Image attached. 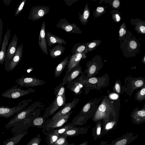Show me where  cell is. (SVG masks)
<instances>
[{
    "instance_id": "cell-18",
    "label": "cell",
    "mask_w": 145,
    "mask_h": 145,
    "mask_svg": "<svg viewBox=\"0 0 145 145\" xmlns=\"http://www.w3.org/2000/svg\"><path fill=\"white\" fill-rule=\"evenodd\" d=\"M45 35V22H43L39 35L38 44L42 51L46 54L48 55V53Z\"/></svg>"
},
{
    "instance_id": "cell-24",
    "label": "cell",
    "mask_w": 145,
    "mask_h": 145,
    "mask_svg": "<svg viewBox=\"0 0 145 145\" xmlns=\"http://www.w3.org/2000/svg\"><path fill=\"white\" fill-rule=\"evenodd\" d=\"M71 55H74L77 53H82L85 54L89 52L86 43H77L74 45L71 50Z\"/></svg>"
},
{
    "instance_id": "cell-26",
    "label": "cell",
    "mask_w": 145,
    "mask_h": 145,
    "mask_svg": "<svg viewBox=\"0 0 145 145\" xmlns=\"http://www.w3.org/2000/svg\"><path fill=\"white\" fill-rule=\"evenodd\" d=\"M86 129L83 127H74L61 135L65 136L67 137L77 136L80 134H83L86 133Z\"/></svg>"
},
{
    "instance_id": "cell-30",
    "label": "cell",
    "mask_w": 145,
    "mask_h": 145,
    "mask_svg": "<svg viewBox=\"0 0 145 145\" xmlns=\"http://www.w3.org/2000/svg\"><path fill=\"white\" fill-rule=\"evenodd\" d=\"M46 117L44 116L34 119L32 122V126L38 128H44L46 123Z\"/></svg>"
},
{
    "instance_id": "cell-21",
    "label": "cell",
    "mask_w": 145,
    "mask_h": 145,
    "mask_svg": "<svg viewBox=\"0 0 145 145\" xmlns=\"http://www.w3.org/2000/svg\"><path fill=\"white\" fill-rule=\"evenodd\" d=\"M28 129H25L23 132L17 135H14L3 142V145H16L18 144L23 138L28 133L27 132Z\"/></svg>"
},
{
    "instance_id": "cell-50",
    "label": "cell",
    "mask_w": 145,
    "mask_h": 145,
    "mask_svg": "<svg viewBox=\"0 0 145 145\" xmlns=\"http://www.w3.org/2000/svg\"><path fill=\"white\" fill-rule=\"evenodd\" d=\"M101 127L99 125L97 127V128L96 130V133L97 134V135H99L100 134L101 131Z\"/></svg>"
},
{
    "instance_id": "cell-13",
    "label": "cell",
    "mask_w": 145,
    "mask_h": 145,
    "mask_svg": "<svg viewBox=\"0 0 145 145\" xmlns=\"http://www.w3.org/2000/svg\"><path fill=\"white\" fill-rule=\"evenodd\" d=\"M103 65L102 59L99 55L94 56L86 64L88 69V76L90 77L94 74L99 67Z\"/></svg>"
},
{
    "instance_id": "cell-25",
    "label": "cell",
    "mask_w": 145,
    "mask_h": 145,
    "mask_svg": "<svg viewBox=\"0 0 145 145\" xmlns=\"http://www.w3.org/2000/svg\"><path fill=\"white\" fill-rule=\"evenodd\" d=\"M50 54L53 58H56L63 54L65 50V47L63 45L58 44L53 48H49Z\"/></svg>"
},
{
    "instance_id": "cell-51",
    "label": "cell",
    "mask_w": 145,
    "mask_h": 145,
    "mask_svg": "<svg viewBox=\"0 0 145 145\" xmlns=\"http://www.w3.org/2000/svg\"><path fill=\"white\" fill-rule=\"evenodd\" d=\"M12 0H3V1L4 3L6 5V6H8L10 4Z\"/></svg>"
},
{
    "instance_id": "cell-20",
    "label": "cell",
    "mask_w": 145,
    "mask_h": 145,
    "mask_svg": "<svg viewBox=\"0 0 145 145\" xmlns=\"http://www.w3.org/2000/svg\"><path fill=\"white\" fill-rule=\"evenodd\" d=\"M45 35L47 46L50 48H51L55 43L62 45H65L67 44L66 42L64 39L51 33L49 32L46 33Z\"/></svg>"
},
{
    "instance_id": "cell-15",
    "label": "cell",
    "mask_w": 145,
    "mask_h": 145,
    "mask_svg": "<svg viewBox=\"0 0 145 145\" xmlns=\"http://www.w3.org/2000/svg\"><path fill=\"white\" fill-rule=\"evenodd\" d=\"M23 45L22 44L17 47L16 52L9 65L7 71H12L20 61L23 55Z\"/></svg>"
},
{
    "instance_id": "cell-11",
    "label": "cell",
    "mask_w": 145,
    "mask_h": 145,
    "mask_svg": "<svg viewBox=\"0 0 145 145\" xmlns=\"http://www.w3.org/2000/svg\"><path fill=\"white\" fill-rule=\"evenodd\" d=\"M32 118L31 115L27 118L18 122L11 129V131L14 135H17L23 132L28 127L32 126Z\"/></svg>"
},
{
    "instance_id": "cell-40",
    "label": "cell",
    "mask_w": 145,
    "mask_h": 145,
    "mask_svg": "<svg viewBox=\"0 0 145 145\" xmlns=\"http://www.w3.org/2000/svg\"><path fill=\"white\" fill-rule=\"evenodd\" d=\"M145 87L142 88L138 91L136 96V99L138 101L144 100L145 97Z\"/></svg>"
},
{
    "instance_id": "cell-19",
    "label": "cell",
    "mask_w": 145,
    "mask_h": 145,
    "mask_svg": "<svg viewBox=\"0 0 145 145\" xmlns=\"http://www.w3.org/2000/svg\"><path fill=\"white\" fill-rule=\"evenodd\" d=\"M11 30L7 29L4 36L2 46L0 50V64L2 65L5 60L7 47L10 37Z\"/></svg>"
},
{
    "instance_id": "cell-28",
    "label": "cell",
    "mask_w": 145,
    "mask_h": 145,
    "mask_svg": "<svg viewBox=\"0 0 145 145\" xmlns=\"http://www.w3.org/2000/svg\"><path fill=\"white\" fill-rule=\"evenodd\" d=\"M78 13L79 14L78 18L80 21L82 25H86L87 23L90 14V10L88 3H86L82 14L79 12Z\"/></svg>"
},
{
    "instance_id": "cell-36",
    "label": "cell",
    "mask_w": 145,
    "mask_h": 145,
    "mask_svg": "<svg viewBox=\"0 0 145 145\" xmlns=\"http://www.w3.org/2000/svg\"><path fill=\"white\" fill-rule=\"evenodd\" d=\"M127 30L125 24L124 22L121 26L119 31V40L120 41L125 38L127 32Z\"/></svg>"
},
{
    "instance_id": "cell-53",
    "label": "cell",
    "mask_w": 145,
    "mask_h": 145,
    "mask_svg": "<svg viewBox=\"0 0 145 145\" xmlns=\"http://www.w3.org/2000/svg\"><path fill=\"white\" fill-rule=\"evenodd\" d=\"M142 63H144V64L145 63V55H144V57L142 59Z\"/></svg>"
},
{
    "instance_id": "cell-23",
    "label": "cell",
    "mask_w": 145,
    "mask_h": 145,
    "mask_svg": "<svg viewBox=\"0 0 145 145\" xmlns=\"http://www.w3.org/2000/svg\"><path fill=\"white\" fill-rule=\"evenodd\" d=\"M71 56L70 55L65 57L56 67L54 75L55 78L60 76L63 70L67 66Z\"/></svg>"
},
{
    "instance_id": "cell-10",
    "label": "cell",
    "mask_w": 145,
    "mask_h": 145,
    "mask_svg": "<svg viewBox=\"0 0 145 145\" xmlns=\"http://www.w3.org/2000/svg\"><path fill=\"white\" fill-rule=\"evenodd\" d=\"M66 100L65 94L56 97L44 116L46 118H48L49 116L53 115L60 107L63 106L66 104Z\"/></svg>"
},
{
    "instance_id": "cell-4",
    "label": "cell",
    "mask_w": 145,
    "mask_h": 145,
    "mask_svg": "<svg viewBox=\"0 0 145 145\" xmlns=\"http://www.w3.org/2000/svg\"><path fill=\"white\" fill-rule=\"evenodd\" d=\"M16 85L10 88L7 89L2 95V97L10 99H16L30 93L35 92L36 89L30 88L27 89H22V87H19Z\"/></svg>"
},
{
    "instance_id": "cell-41",
    "label": "cell",
    "mask_w": 145,
    "mask_h": 145,
    "mask_svg": "<svg viewBox=\"0 0 145 145\" xmlns=\"http://www.w3.org/2000/svg\"><path fill=\"white\" fill-rule=\"evenodd\" d=\"M134 114V118L137 119L145 118V112L144 110H138Z\"/></svg>"
},
{
    "instance_id": "cell-33",
    "label": "cell",
    "mask_w": 145,
    "mask_h": 145,
    "mask_svg": "<svg viewBox=\"0 0 145 145\" xmlns=\"http://www.w3.org/2000/svg\"><path fill=\"white\" fill-rule=\"evenodd\" d=\"M107 6H98L94 10L93 15L95 18L100 16L106 12V8Z\"/></svg>"
},
{
    "instance_id": "cell-1",
    "label": "cell",
    "mask_w": 145,
    "mask_h": 145,
    "mask_svg": "<svg viewBox=\"0 0 145 145\" xmlns=\"http://www.w3.org/2000/svg\"><path fill=\"white\" fill-rule=\"evenodd\" d=\"M132 35V33L128 30L125 38L121 40L123 41V42L120 47L122 49L124 54H134L138 52L139 51V48L140 45L134 36L131 39Z\"/></svg>"
},
{
    "instance_id": "cell-37",
    "label": "cell",
    "mask_w": 145,
    "mask_h": 145,
    "mask_svg": "<svg viewBox=\"0 0 145 145\" xmlns=\"http://www.w3.org/2000/svg\"><path fill=\"white\" fill-rule=\"evenodd\" d=\"M41 140L40 135L37 134L36 136L32 138L26 145H39Z\"/></svg>"
},
{
    "instance_id": "cell-5",
    "label": "cell",
    "mask_w": 145,
    "mask_h": 145,
    "mask_svg": "<svg viewBox=\"0 0 145 145\" xmlns=\"http://www.w3.org/2000/svg\"><path fill=\"white\" fill-rule=\"evenodd\" d=\"M79 100L78 98H75L70 103H67L62 106L59 110L51 118L46 122L44 127L48 124L53 123L62 117L74 108Z\"/></svg>"
},
{
    "instance_id": "cell-7",
    "label": "cell",
    "mask_w": 145,
    "mask_h": 145,
    "mask_svg": "<svg viewBox=\"0 0 145 145\" xmlns=\"http://www.w3.org/2000/svg\"><path fill=\"white\" fill-rule=\"evenodd\" d=\"M18 39L16 34H14L9 43L6 52L5 60V69L7 70L9 65L16 50Z\"/></svg>"
},
{
    "instance_id": "cell-16",
    "label": "cell",
    "mask_w": 145,
    "mask_h": 145,
    "mask_svg": "<svg viewBox=\"0 0 145 145\" xmlns=\"http://www.w3.org/2000/svg\"><path fill=\"white\" fill-rule=\"evenodd\" d=\"M81 69L82 67L79 64L72 69L67 74H65L62 83L67 85L70 82L75 79L82 73Z\"/></svg>"
},
{
    "instance_id": "cell-6",
    "label": "cell",
    "mask_w": 145,
    "mask_h": 145,
    "mask_svg": "<svg viewBox=\"0 0 145 145\" xmlns=\"http://www.w3.org/2000/svg\"><path fill=\"white\" fill-rule=\"evenodd\" d=\"M15 83L18 86L26 88L33 87L45 84V82L43 80L33 77H25L24 75L16 80Z\"/></svg>"
},
{
    "instance_id": "cell-52",
    "label": "cell",
    "mask_w": 145,
    "mask_h": 145,
    "mask_svg": "<svg viewBox=\"0 0 145 145\" xmlns=\"http://www.w3.org/2000/svg\"><path fill=\"white\" fill-rule=\"evenodd\" d=\"M87 142L86 141V142H84L78 145H87Z\"/></svg>"
},
{
    "instance_id": "cell-49",
    "label": "cell",
    "mask_w": 145,
    "mask_h": 145,
    "mask_svg": "<svg viewBox=\"0 0 145 145\" xmlns=\"http://www.w3.org/2000/svg\"><path fill=\"white\" fill-rule=\"evenodd\" d=\"M118 95L115 93H113L111 94L110 96V97L113 99H117L118 98Z\"/></svg>"
},
{
    "instance_id": "cell-46",
    "label": "cell",
    "mask_w": 145,
    "mask_h": 145,
    "mask_svg": "<svg viewBox=\"0 0 145 145\" xmlns=\"http://www.w3.org/2000/svg\"><path fill=\"white\" fill-rule=\"evenodd\" d=\"M144 84L143 82L141 80H139L136 81L134 85L135 87L139 88L141 87Z\"/></svg>"
},
{
    "instance_id": "cell-31",
    "label": "cell",
    "mask_w": 145,
    "mask_h": 145,
    "mask_svg": "<svg viewBox=\"0 0 145 145\" xmlns=\"http://www.w3.org/2000/svg\"><path fill=\"white\" fill-rule=\"evenodd\" d=\"M111 109V107H110V105L104 102L99 106L96 115L98 116H101L102 114H105L110 111Z\"/></svg>"
},
{
    "instance_id": "cell-22",
    "label": "cell",
    "mask_w": 145,
    "mask_h": 145,
    "mask_svg": "<svg viewBox=\"0 0 145 145\" xmlns=\"http://www.w3.org/2000/svg\"><path fill=\"white\" fill-rule=\"evenodd\" d=\"M132 25L135 26L134 29L138 33L145 34V22L139 19H133L131 20Z\"/></svg>"
},
{
    "instance_id": "cell-3",
    "label": "cell",
    "mask_w": 145,
    "mask_h": 145,
    "mask_svg": "<svg viewBox=\"0 0 145 145\" xmlns=\"http://www.w3.org/2000/svg\"><path fill=\"white\" fill-rule=\"evenodd\" d=\"M32 99L23 100L18 105L13 107L3 106H0V117L8 118L15 114H17L23 109L25 108L32 101Z\"/></svg>"
},
{
    "instance_id": "cell-27",
    "label": "cell",
    "mask_w": 145,
    "mask_h": 145,
    "mask_svg": "<svg viewBox=\"0 0 145 145\" xmlns=\"http://www.w3.org/2000/svg\"><path fill=\"white\" fill-rule=\"evenodd\" d=\"M42 132L46 136V140L48 145H53L60 136L51 130H42Z\"/></svg>"
},
{
    "instance_id": "cell-35",
    "label": "cell",
    "mask_w": 145,
    "mask_h": 145,
    "mask_svg": "<svg viewBox=\"0 0 145 145\" xmlns=\"http://www.w3.org/2000/svg\"><path fill=\"white\" fill-rule=\"evenodd\" d=\"M100 40H95L86 43L89 52H91L95 49L101 43Z\"/></svg>"
},
{
    "instance_id": "cell-48",
    "label": "cell",
    "mask_w": 145,
    "mask_h": 145,
    "mask_svg": "<svg viewBox=\"0 0 145 145\" xmlns=\"http://www.w3.org/2000/svg\"><path fill=\"white\" fill-rule=\"evenodd\" d=\"M114 124V123L112 122L108 123L106 125V129H111L113 127Z\"/></svg>"
},
{
    "instance_id": "cell-43",
    "label": "cell",
    "mask_w": 145,
    "mask_h": 145,
    "mask_svg": "<svg viewBox=\"0 0 145 145\" xmlns=\"http://www.w3.org/2000/svg\"><path fill=\"white\" fill-rule=\"evenodd\" d=\"M128 140L126 138H124L118 141L114 145H125L128 142Z\"/></svg>"
},
{
    "instance_id": "cell-9",
    "label": "cell",
    "mask_w": 145,
    "mask_h": 145,
    "mask_svg": "<svg viewBox=\"0 0 145 145\" xmlns=\"http://www.w3.org/2000/svg\"><path fill=\"white\" fill-rule=\"evenodd\" d=\"M56 26L58 28L62 29L67 33L78 34L82 33L80 29L74 23L71 24L65 18L61 19Z\"/></svg>"
},
{
    "instance_id": "cell-12",
    "label": "cell",
    "mask_w": 145,
    "mask_h": 145,
    "mask_svg": "<svg viewBox=\"0 0 145 145\" xmlns=\"http://www.w3.org/2000/svg\"><path fill=\"white\" fill-rule=\"evenodd\" d=\"M67 85V88L69 89L71 91L73 92L75 96L80 94L82 92L85 85L83 74L70 82Z\"/></svg>"
},
{
    "instance_id": "cell-34",
    "label": "cell",
    "mask_w": 145,
    "mask_h": 145,
    "mask_svg": "<svg viewBox=\"0 0 145 145\" xmlns=\"http://www.w3.org/2000/svg\"><path fill=\"white\" fill-rule=\"evenodd\" d=\"M67 137L65 136L60 135L53 145H75L74 143H69L67 140Z\"/></svg>"
},
{
    "instance_id": "cell-17",
    "label": "cell",
    "mask_w": 145,
    "mask_h": 145,
    "mask_svg": "<svg viewBox=\"0 0 145 145\" xmlns=\"http://www.w3.org/2000/svg\"><path fill=\"white\" fill-rule=\"evenodd\" d=\"M72 113V111H71L56 121L48 124L46 127H44L43 130L48 131L51 129H56L62 127L67 121Z\"/></svg>"
},
{
    "instance_id": "cell-44",
    "label": "cell",
    "mask_w": 145,
    "mask_h": 145,
    "mask_svg": "<svg viewBox=\"0 0 145 145\" xmlns=\"http://www.w3.org/2000/svg\"><path fill=\"white\" fill-rule=\"evenodd\" d=\"M3 22L1 19H0V48L2 36L3 34Z\"/></svg>"
},
{
    "instance_id": "cell-29",
    "label": "cell",
    "mask_w": 145,
    "mask_h": 145,
    "mask_svg": "<svg viewBox=\"0 0 145 145\" xmlns=\"http://www.w3.org/2000/svg\"><path fill=\"white\" fill-rule=\"evenodd\" d=\"M74 127H75L72 125L71 123H69L64 125L63 126L59 128L52 129L50 130L60 135H62L66 131L72 129Z\"/></svg>"
},
{
    "instance_id": "cell-14",
    "label": "cell",
    "mask_w": 145,
    "mask_h": 145,
    "mask_svg": "<svg viewBox=\"0 0 145 145\" xmlns=\"http://www.w3.org/2000/svg\"><path fill=\"white\" fill-rule=\"evenodd\" d=\"M86 57V54L82 53H77L73 55H71L69 60L68 64L66 70V74L74 68L77 66L81 61Z\"/></svg>"
},
{
    "instance_id": "cell-2",
    "label": "cell",
    "mask_w": 145,
    "mask_h": 145,
    "mask_svg": "<svg viewBox=\"0 0 145 145\" xmlns=\"http://www.w3.org/2000/svg\"><path fill=\"white\" fill-rule=\"evenodd\" d=\"M40 103H34L28 107L19 112L11 119L5 126V128H9L14 126L18 122L29 116L35 109L40 106Z\"/></svg>"
},
{
    "instance_id": "cell-42",
    "label": "cell",
    "mask_w": 145,
    "mask_h": 145,
    "mask_svg": "<svg viewBox=\"0 0 145 145\" xmlns=\"http://www.w3.org/2000/svg\"><path fill=\"white\" fill-rule=\"evenodd\" d=\"M120 2L119 0H114L112 3V8L114 9H119L120 7Z\"/></svg>"
},
{
    "instance_id": "cell-38",
    "label": "cell",
    "mask_w": 145,
    "mask_h": 145,
    "mask_svg": "<svg viewBox=\"0 0 145 145\" xmlns=\"http://www.w3.org/2000/svg\"><path fill=\"white\" fill-rule=\"evenodd\" d=\"M110 13L112 14V18L115 22L117 23L120 21L121 13L118 10H112Z\"/></svg>"
},
{
    "instance_id": "cell-32",
    "label": "cell",
    "mask_w": 145,
    "mask_h": 145,
    "mask_svg": "<svg viewBox=\"0 0 145 145\" xmlns=\"http://www.w3.org/2000/svg\"><path fill=\"white\" fill-rule=\"evenodd\" d=\"M65 85L61 82L54 88V93L55 94L56 97L61 96L65 94L66 88L65 87Z\"/></svg>"
},
{
    "instance_id": "cell-45",
    "label": "cell",
    "mask_w": 145,
    "mask_h": 145,
    "mask_svg": "<svg viewBox=\"0 0 145 145\" xmlns=\"http://www.w3.org/2000/svg\"><path fill=\"white\" fill-rule=\"evenodd\" d=\"M78 0H63L65 2L67 5L71 7L74 3L77 1Z\"/></svg>"
},
{
    "instance_id": "cell-39",
    "label": "cell",
    "mask_w": 145,
    "mask_h": 145,
    "mask_svg": "<svg viewBox=\"0 0 145 145\" xmlns=\"http://www.w3.org/2000/svg\"><path fill=\"white\" fill-rule=\"evenodd\" d=\"M26 0H22L20 1L16 7L15 12V16H17L23 9Z\"/></svg>"
},
{
    "instance_id": "cell-8",
    "label": "cell",
    "mask_w": 145,
    "mask_h": 145,
    "mask_svg": "<svg viewBox=\"0 0 145 145\" xmlns=\"http://www.w3.org/2000/svg\"><path fill=\"white\" fill-rule=\"evenodd\" d=\"M49 7L46 6H36L32 7L28 16V19L33 21L38 20L49 12Z\"/></svg>"
},
{
    "instance_id": "cell-47",
    "label": "cell",
    "mask_w": 145,
    "mask_h": 145,
    "mask_svg": "<svg viewBox=\"0 0 145 145\" xmlns=\"http://www.w3.org/2000/svg\"><path fill=\"white\" fill-rule=\"evenodd\" d=\"M115 89L117 93H120V87L118 83H116L115 86Z\"/></svg>"
}]
</instances>
